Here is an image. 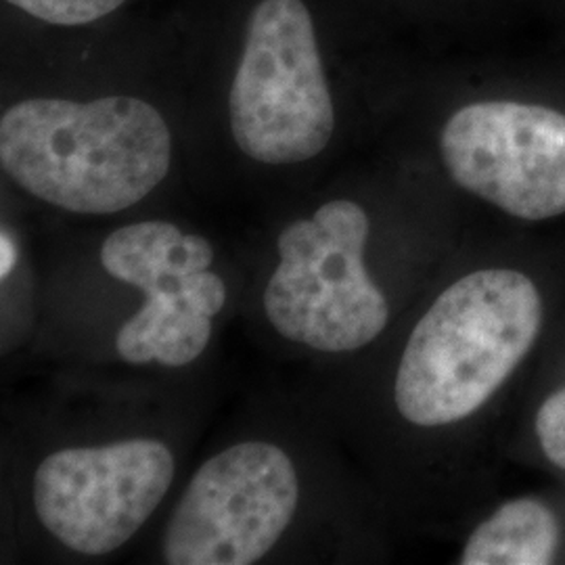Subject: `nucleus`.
Wrapping results in <instances>:
<instances>
[{
    "instance_id": "nucleus-9",
    "label": "nucleus",
    "mask_w": 565,
    "mask_h": 565,
    "mask_svg": "<svg viewBox=\"0 0 565 565\" xmlns=\"http://www.w3.org/2000/svg\"><path fill=\"white\" fill-rule=\"evenodd\" d=\"M214 249L200 235H182L172 223L149 221L121 226L102 247L103 268L142 294L186 275L207 270Z\"/></svg>"
},
{
    "instance_id": "nucleus-6",
    "label": "nucleus",
    "mask_w": 565,
    "mask_h": 565,
    "mask_svg": "<svg viewBox=\"0 0 565 565\" xmlns=\"http://www.w3.org/2000/svg\"><path fill=\"white\" fill-rule=\"evenodd\" d=\"M174 457L160 440L63 448L34 476V509L49 534L82 555L126 545L162 503Z\"/></svg>"
},
{
    "instance_id": "nucleus-10",
    "label": "nucleus",
    "mask_w": 565,
    "mask_h": 565,
    "mask_svg": "<svg viewBox=\"0 0 565 565\" xmlns=\"http://www.w3.org/2000/svg\"><path fill=\"white\" fill-rule=\"evenodd\" d=\"M562 541V527L539 499L522 497L499 507L467 539L459 564H553Z\"/></svg>"
},
{
    "instance_id": "nucleus-11",
    "label": "nucleus",
    "mask_w": 565,
    "mask_h": 565,
    "mask_svg": "<svg viewBox=\"0 0 565 565\" xmlns=\"http://www.w3.org/2000/svg\"><path fill=\"white\" fill-rule=\"evenodd\" d=\"M23 13L53 25H84L114 13L126 0H7Z\"/></svg>"
},
{
    "instance_id": "nucleus-4",
    "label": "nucleus",
    "mask_w": 565,
    "mask_h": 565,
    "mask_svg": "<svg viewBox=\"0 0 565 565\" xmlns=\"http://www.w3.org/2000/svg\"><path fill=\"white\" fill-rule=\"evenodd\" d=\"M228 120L243 156L268 166L308 162L331 141L335 109L303 0L254 7L228 93Z\"/></svg>"
},
{
    "instance_id": "nucleus-3",
    "label": "nucleus",
    "mask_w": 565,
    "mask_h": 565,
    "mask_svg": "<svg viewBox=\"0 0 565 565\" xmlns=\"http://www.w3.org/2000/svg\"><path fill=\"white\" fill-rule=\"evenodd\" d=\"M369 228L366 212L350 200L323 203L312 218L282 228L263 303L285 340L335 354L382 335L390 306L364 266Z\"/></svg>"
},
{
    "instance_id": "nucleus-7",
    "label": "nucleus",
    "mask_w": 565,
    "mask_h": 565,
    "mask_svg": "<svg viewBox=\"0 0 565 565\" xmlns=\"http://www.w3.org/2000/svg\"><path fill=\"white\" fill-rule=\"evenodd\" d=\"M450 179L520 221L565 214V114L543 105H465L443 128Z\"/></svg>"
},
{
    "instance_id": "nucleus-8",
    "label": "nucleus",
    "mask_w": 565,
    "mask_h": 565,
    "mask_svg": "<svg viewBox=\"0 0 565 565\" xmlns=\"http://www.w3.org/2000/svg\"><path fill=\"white\" fill-rule=\"evenodd\" d=\"M182 279L145 291L141 310L118 331L116 350L121 361L132 364L158 361L166 366H184L207 348L212 319L189 306Z\"/></svg>"
},
{
    "instance_id": "nucleus-12",
    "label": "nucleus",
    "mask_w": 565,
    "mask_h": 565,
    "mask_svg": "<svg viewBox=\"0 0 565 565\" xmlns=\"http://www.w3.org/2000/svg\"><path fill=\"white\" fill-rule=\"evenodd\" d=\"M534 427L546 459L565 471V387L546 398L539 408Z\"/></svg>"
},
{
    "instance_id": "nucleus-2",
    "label": "nucleus",
    "mask_w": 565,
    "mask_h": 565,
    "mask_svg": "<svg viewBox=\"0 0 565 565\" xmlns=\"http://www.w3.org/2000/svg\"><path fill=\"white\" fill-rule=\"evenodd\" d=\"M543 296L513 268L473 270L427 308L408 335L394 403L408 424L440 427L478 413L543 329Z\"/></svg>"
},
{
    "instance_id": "nucleus-1",
    "label": "nucleus",
    "mask_w": 565,
    "mask_h": 565,
    "mask_svg": "<svg viewBox=\"0 0 565 565\" xmlns=\"http://www.w3.org/2000/svg\"><path fill=\"white\" fill-rule=\"evenodd\" d=\"M4 174L41 202L76 214H116L166 179L172 135L137 97L28 99L0 120Z\"/></svg>"
},
{
    "instance_id": "nucleus-5",
    "label": "nucleus",
    "mask_w": 565,
    "mask_h": 565,
    "mask_svg": "<svg viewBox=\"0 0 565 565\" xmlns=\"http://www.w3.org/2000/svg\"><path fill=\"white\" fill-rule=\"evenodd\" d=\"M298 499V473L282 448L233 445L186 486L163 532V564H256L281 541Z\"/></svg>"
}]
</instances>
